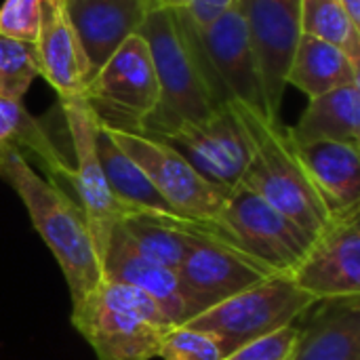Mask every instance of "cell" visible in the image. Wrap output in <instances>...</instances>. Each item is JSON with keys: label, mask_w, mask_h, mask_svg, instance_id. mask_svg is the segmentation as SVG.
<instances>
[{"label": "cell", "mask_w": 360, "mask_h": 360, "mask_svg": "<svg viewBox=\"0 0 360 360\" xmlns=\"http://www.w3.org/2000/svg\"><path fill=\"white\" fill-rule=\"evenodd\" d=\"M137 34L148 42L158 80L156 110L139 133L167 137L228 103L184 11H150Z\"/></svg>", "instance_id": "6da1fadb"}, {"label": "cell", "mask_w": 360, "mask_h": 360, "mask_svg": "<svg viewBox=\"0 0 360 360\" xmlns=\"http://www.w3.org/2000/svg\"><path fill=\"white\" fill-rule=\"evenodd\" d=\"M0 177L27 209L34 230L59 264L72 306H76L103 278L101 259L78 202L53 179L40 177L15 148L6 150Z\"/></svg>", "instance_id": "7a4b0ae2"}, {"label": "cell", "mask_w": 360, "mask_h": 360, "mask_svg": "<svg viewBox=\"0 0 360 360\" xmlns=\"http://www.w3.org/2000/svg\"><path fill=\"white\" fill-rule=\"evenodd\" d=\"M251 141V160L238 184L253 190L274 209L319 236L335 217L325 209L304 171L285 124H274L247 105L230 101Z\"/></svg>", "instance_id": "3957f363"}, {"label": "cell", "mask_w": 360, "mask_h": 360, "mask_svg": "<svg viewBox=\"0 0 360 360\" xmlns=\"http://www.w3.org/2000/svg\"><path fill=\"white\" fill-rule=\"evenodd\" d=\"M72 325L99 360L156 359L162 338L175 327L148 293L108 278L72 306Z\"/></svg>", "instance_id": "277c9868"}, {"label": "cell", "mask_w": 360, "mask_h": 360, "mask_svg": "<svg viewBox=\"0 0 360 360\" xmlns=\"http://www.w3.org/2000/svg\"><path fill=\"white\" fill-rule=\"evenodd\" d=\"M207 226L215 236L276 274H291L316 238L243 184L230 188L221 209Z\"/></svg>", "instance_id": "5b68a950"}, {"label": "cell", "mask_w": 360, "mask_h": 360, "mask_svg": "<svg viewBox=\"0 0 360 360\" xmlns=\"http://www.w3.org/2000/svg\"><path fill=\"white\" fill-rule=\"evenodd\" d=\"M314 304L319 302L304 293L289 274H272L184 325L215 335L224 352L230 354L247 342L297 323Z\"/></svg>", "instance_id": "8992f818"}, {"label": "cell", "mask_w": 360, "mask_h": 360, "mask_svg": "<svg viewBox=\"0 0 360 360\" xmlns=\"http://www.w3.org/2000/svg\"><path fill=\"white\" fill-rule=\"evenodd\" d=\"M82 97L99 124L141 131L156 110L158 80L148 42L133 34L89 78Z\"/></svg>", "instance_id": "52a82bcc"}, {"label": "cell", "mask_w": 360, "mask_h": 360, "mask_svg": "<svg viewBox=\"0 0 360 360\" xmlns=\"http://www.w3.org/2000/svg\"><path fill=\"white\" fill-rule=\"evenodd\" d=\"M101 129L146 173L175 215L196 221H209L217 215L230 190L200 175L171 143L139 131H118L103 124Z\"/></svg>", "instance_id": "ba28073f"}, {"label": "cell", "mask_w": 360, "mask_h": 360, "mask_svg": "<svg viewBox=\"0 0 360 360\" xmlns=\"http://www.w3.org/2000/svg\"><path fill=\"white\" fill-rule=\"evenodd\" d=\"M268 266L215 236L207 221H194V238L179 268L186 321L272 276Z\"/></svg>", "instance_id": "9c48e42d"}, {"label": "cell", "mask_w": 360, "mask_h": 360, "mask_svg": "<svg viewBox=\"0 0 360 360\" xmlns=\"http://www.w3.org/2000/svg\"><path fill=\"white\" fill-rule=\"evenodd\" d=\"M59 108L68 127V135L74 150L72 165V188L76 192V202L86 219L91 236L95 240L99 259L108 247L110 234L124 209L112 194L105 173L97 154V118L86 105L82 95L59 99Z\"/></svg>", "instance_id": "30bf717a"}, {"label": "cell", "mask_w": 360, "mask_h": 360, "mask_svg": "<svg viewBox=\"0 0 360 360\" xmlns=\"http://www.w3.org/2000/svg\"><path fill=\"white\" fill-rule=\"evenodd\" d=\"M194 32L224 99L247 105L249 110L268 118L266 97L243 13V2L211 21L207 27H194Z\"/></svg>", "instance_id": "8fae6325"}, {"label": "cell", "mask_w": 360, "mask_h": 360, "mask_svg": "<svg viewBox=\"0 0 360 360\" xmlns=\"http://www.w3.org/2000/svg\"><path fill=\"white\" fill-rule=\"evenodd\" d=\"M160 139L179 150L200 175L226 190L243 179L251 160L249 135L230 101L209 118L184 124Z\"/></svg>", "instance_id": "7c38bea8"}, {"label": "cell", "mask_w": 360, "mask_h": 360, "mask_svg": "<svg viewBox=\"0 0 360 360\" xmlns=\"http://www.w3.org/2000/svg\"><path fill=\"white\" fill-rule=\"evenodd\" d=\"M243 13L257 59L268 118L274 124H283L285 76L302 36L300 0H243Z\"/></svg>", "instance_id": "4fadbf2b"}, {"label": "cell", "mask_w": 360, "mask_h": 360, "mask_svg": "<svg viewBox=\"0 0 360 360\" xmlns=\"http://www.w3.org/2000/svg\"><path fill=\"white\" fill-rule=\"evenodd\" d=\"M289 276L316 302L360 297V209L335 217Z\"/></svg>", "instance_id": "5bb4252c"}, {"label": "cell", "mask_w": 360, "mask_h": 360, "mask_svg": "<svg viewBox=\"0 0 360 360\" xmlns=\"http://www.w3.org/2000/svg\"><path fill=\"white\" fill-rule=\"evenodd\" d=\"M34 49L40 76L53 86L57 99L82 95L91 78V68L68 15L65 0H42Z\"/></svg>", "instance_id": "9a60e30c"}, {"label": "cell", "mask_w": 360, "mask_h": 360, "mask_svg": "<svg viewBox=\"0 0 360 360\" xmlns=\"http://www.w3.org/2000/svg\"><path fill=\"white\" fill-rule=\"evenodd\" d=\"M65 6L91 76L129 36L139 32L150 13L148 0H65Z\"/></svg>", "instance_id": "2e32d148"}, {"label": "cell", "mask_w": 360, "mask_h": 360, "mask_svg": "<svg viewBox=\"0 0 360 360\" xmlns=\"http://www.w3.org/2000/svg\"><path fill=\"white\" fill-rule=\"evenodd\" d=\"M308 314L289 360H360V297L319 302Z\"/></svg>", "instance_id": "e0dca14e"}, {"label": "cell", "mask_w": 360, "mask_h": 360, "mask_svg": "<svg viewBox=\"0 0 360 360\" xmlns=\"http://www.w3.org/2000/svg\"><path fill=\"white\" fill-rule=\"evenodd\" d=\"M295 150L331 217L360 209V146L319 141Z\"/></svg>", "instance_id": "ac0fdd59"}, {"label": "cell", "mask_w": 360, "mask_h": 360, "mask_svg": "<svg viewBox=\"0 0 360 360\" xmlns=\"http://www.w3.org/2000/svg\"><path fill=\"white\" fill-rule=\"evenodd\" d=\"M101 272L108 281H116L148 293L165 310L175 327L186 323V308L179 291L177 272L137 255L118 236L116 230H112L108 247L101 255Z\"/></svg>", "instance_id": "d6986e66"}, {"label": "cell", "mask_w": 360, "mask_h": 360, "mask_svg": "<svg viewBox=\"0 0 360 360\" xmlns=\"http://www.w3.org/2000/svg\"><path fill=\"white\" fill-rule=\"evenodd\" d=\"M194 221L175 213L124 211L114 230L137 255L177 272L192 245Z\"/></svg>", "instance_id": "ffe728a7"}, {"label": "cell", "mask_w": 360, "mask_h": 360, "mask_svg": "<svg viewBox=\"0 0 360 360\" xmlns=\"http://www.w3.org/2000/svg\"><path fill=\"white\" fill-rule=\"evenodd\" d=\"M293 146L340 141L360 146V84L352 82L308 101L300 120L287 129Z\"/></svg>", "instance_id": "44dd1931"}, {"label": "cell", "mask_w": 360, "mask_h": 360, "mask_svg": "<svg viewBox=\"0 0 360 360\" xmlns=\"http://www.w3.org/2000/svg\"><path fill=\"white\" fill-rule=\"evenodd\" d=\"M359 78L360 65L340 46L310 34H302L295 44L285 82L287 86L293 84L312 99L333 89L359 82Z\"/></svg>", "instance_id": "7402d4cb"}, {"label": "cell", "mask_w": 360, "mask_h": 360, "mask_svg": "<svg viewBox=\"0 0 360 360\" xmlns=\"http://www.w3.org/2000/svg\"><path fill=\"white\" fill-rule=\"evenodd\" d=\"M0 139L19 150L23 156H34L51 179H59L72 186V165L51 141L49 133L23 105V101L0 97Z\"/></svg>", "instance_id": "603a6c76"}, {"label": "cell", "mask_w": 360, "mask_h": 360, "mask_svg": "<svg viewBox=\"0 0 360 360\" xmlns=\"http://www.w3.org/2000/svg\"><path fill=\"white\" fill-rule=\"evenodd\" d=\"M97 154L108 186L124 211L173 213L169 205L162 200V196L156 192V188L150 184L146 173L108 137L101 124L97 127Z\"/></svg>", "instance_id": "cb8c5ba5"}, {"label": "cell", "mask_w": 360, "mask_h": 360, "mask_svg": "<svg viewBox=\"0 0 360 360\" xmlns=\"http://www.w3.org/2000/svg\"><path fill=\"white\" fill-rule=\"evenodd\" d=\"M300 25L302 34L340 46L360 65V27L340 0H300Z\"/></svg>", "instance_id": "d4e9b609"}, {"label": "cell", "mask_w": 360, "mask_h": 360, "mask_svg": "<svg viewBox=\"0 0 360 360\" xmlns=\"http://www.w3.org/2000/svg\"><path fill=\"white\" fill-rule=\"evenodd\" d=\"M36 76L40 68L34 44L0 36V97L23 101Z\"/></svg>", "instance_id": "484cf974"}, {"label": "cell", "mask_w": 360, "mask_h": 360, "mask_svg": "<svg viewBox=\"0 0 360 360\" xmlns=\"http://www.w3.org/2000/svg\"><path fill=\"white\" fill-rule=\"evenodd\" d=\"M156 356L160 360H221L226 352L215 335L177 325L167 331Z\"/></svg>", "instance_id": "4316f807"}, {"label": "cell", "mask_w": 360, "mask_h": 360, "mask_svg": "<svg viewBox=\"0 0 360 360\" xmlns=\"http://www.w3.org/2000/svg\"><path fill=\"white\" fill-rule=\"evenodd\" d=\"M42 0H4L0 6V36L36 42L40 27Z\"/></svg>", "instance_id": "83f0119b"}, {"label": "cell", "mask_w": 360, "mask_h": 360, "mask_svg": "<svg viewBox=\"0 0 360 360\" xmlns=\"http://www.w3.org/2000/svg\"><path fill=\"white\" fill-rule=\"evenodd\" d=\"M297 333V323L287 325L283 329H276L268 335H262L253 342L238 346L221 360H289Z\"/></svg>", "instance_id": "f1b7e54d"}, {"label": "cell", "mask_w": 360, "mask_h": 360, "mask_svg": "<svg viewBox=\"0 0 360 360\" xmlns=\"http://www.w3.org/2000/svg\"><path fill=\"white\" fill-rule=\"evenodd\" d=\"M240 2L243 0H190L188 6L184 8V13L196 30H202L211 21L221 17L224 13L238 6Z\"/></svg>", "instance_id": "f546056e"}, {"label": "cell", "mask_w": 360, "mask_h": 360, "mask_svg": "<svg viewBox=\"0 0 360 360\" xmlns=\"http://www.w3.org/2000/svg\"><path fill=\"white\" fill-rule=\"evenodd\" d=\"M150 11H184L190 0H148Z\"/></svg>", "instance_id": "4dcf8cb0"}, {"label": "cell", "mask_w": 360, "mask_h": 360, "mask_svg": "<svg viewBox=\"0 0 360 360\" xmlns=\"http://www.w3.org/2000/svg\"><path fill=\"white\" fill-rule=\"evenodd\" d=\"M348 13V17L360 27V0H340Z\"/></svg>", "instance_id": "1f68e13d"}, {"label": "cell", "mask_w": 360, "mask_h": 360, "mask_svg": "<svg viewBox=\"0 0 360 360\" xmlns=\"http://www.w3.org/2000/svg\"><path fill=\"white\" fill-rule=\"evenodd\" d=\"M6 150H8V146L0 139V169H2V162H4V156H6Z\"/></svg>", "instance_id": "d6a6232c"}]
</instances>
